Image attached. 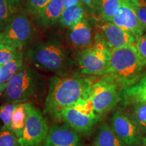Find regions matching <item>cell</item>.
Instances as JSON below:
<instances>
[{"instance_id": "obj_29", "label": "cell", "mask_w": 146, "mask_h": 146, "mask_svg": "<svg viewBox=\"0 0 146 146\" xmlns=\"http://www.w3.org/2000/svg\"><path fill=\"white\" fill-rule=\"evenodd\" d=\"M135 45L146 65V33L137 38Z\"/></svg>"}, {"instance_id": "obj_32", "label": "cell", "mask_w": 146, "mask_h": 146, "mask_svg": "<svg viewBox=\"0 0 146 146\" xmlns=\"http://www.w3.org/2000/svg\"><path fill=\"white\" fill-rule=\"evenodd\" d=\"M7 87H8V83H0V97L4 95Z\"/></svg>"}, {"instance_id": "obj_9", "label": "cell", "mask_w": 146, "mask_h": 146, "mask_svg": "<svg viewBox=\"0 0 146 146\" xmlns=\"http://www.w3.org/2000/svg\"><path fill=\"white\" fill-rule=\"evenodd\" d=\"M48 131V125L41 112L29 103L25 129L18 139L21 146H40L44 143Z\"/></svg>"}, {"instance_id": "obj_23", "label": "cell", "mask_w": 146, "mask_h": 146, "mask_svg": "<svg viewBox=\"0 0 146 146\" xmlns=\"http://www.w3.org/2000/svg\"><path fill=\"white\" fill-rule=\"evenodd\" d=\"M131 118L142 133H146V103H138L133 105Z\"/></svg>"}, {"instance_id": "obj_7", "label": "cell", "mask_w": 146, "mask_h": 146, "mask_svg": "<svg viewBox=\"0 0 146 146\" xmlns=\"http://www.w3.org/2000/svg\"><path fill=\"white\" fill-rule=\"evenodd\" d=\"M120 87L112 78L104 75L93 85L89 99L99 116L110 112L120 102Z\"/></svg>"}, {"instance_id": "obj_25", "label": "cell", "mask_w": 146, "mask_h": 146, "mask_svg": "<svg viewBox=\"0 0 146 146\" xmlns=\"http://www.w3.org/2000/svg\"><path fill=\"white\" fill-rule=\"evenodd\" d=\"M17 104L8 103L0 106V120L3 124V128L8 129L12 120V114L15 110Z\"/></svg>"}, {"instance_id": "obj_15", "label": "cell", "mask_w": 146, "mask_h": 146, "mask_svg": "<svg viewBox=\"0 0 146 146\" xmlns=\"http://www.w3.org/2000/svg\"><path fill=\"white\" fill-rule=\"evenodd\" d=\"M119 94L123 105L146 103V74L134 85L120 88Z\"/></svg>"}, {"instance_id": "obj_10", "label": "cell", "mask_w": 146, "mask_h": 146, "mask_svg": "<svg viewBox=\"0 0 146 146\" xmlns=\"http://www.w3.org/2000/svg\"><path fill=\"white\" fill-rule=\"evenodd\" d=\"M112 130L121 139L127 146H139L143 145L145 138L141 131L133 121L120 110H116L110 120Z\"/></svg>"}, {"instance_id": "obj_18", "label": "cell", "mask_w": 146, "mask_h": 146, "mask_svg": "<svg viewBox=\"0 0 146 146\" xmlns=\"http://www.w3.org/2000/svg\"><path fill=\"white\" fill-rule=\"evenodd\" d=\"M29 103H20L16 104V107L12 114V120L8 129L13 132L18 139L23 135L25 129V123L28 114Z\"/></svg>"}, {"instance_id": "obj_14", "label": "cell", "mask_w": 146, "mask_h": 146, "mask_svg": "<svg viewBox=\"0 0 146 146\" xmlns=\"http://www.w3.org/2000/svg\"><path fill=\"white\" fill-rule=\"evenodd\" d=\"M67 37L70 44L81 52L94 44L92 29L86 19L68 29Z\"/></svg>"}, {"instance_id": "obj_16", "label": "cell", "mask_w": 146, "mask_h": 146, "mask_svg": "<svg viewBox=\"0 0 146 146\" xmlns=\"http://www.w3.org/2000/svg\"><path fill=\"white\" fill-rule=\"evenodd\" d=\"M63 1L64 0H52L36 16V21L40 26L48 28L59 21L64 10Z\"/></svg>"}, {"instance_id": "obj_1", "label": "cell", "mask_w": 146, "mask_h": 146, "mask_svg": "<svg viewBox=\"0 0 146 146\" xmlns=\"http://www.w3.org/2000/svg\"><path fill=\"white\" fill-rule=\"evenodd\" d=\"M96 81L83 74L51 78L44 112L53 119L61 121L62 114L66 109L80 100L88 99Z\"/></svg>"}, {"instance_id": "obj_11", "label": "cell", "mask_w": 146, "mask_h": 146, "mask_svg": "<svg viewBox=\"0 0 146 146\" xmlns=\"http://www.w3.org/2000/svg\"><path fill=\"white\" fill-rule=\"evenodd\" d=\"M110 23L130 33L136 39L143 35L145 31L137 15L133 0H123L117 14Z\"/></svg>"}, {"instance_id": "obj_22", "label": "cell", "mask_w": 146, "mask_h": 146, "mask_svg": "<svg viewBox=\"0 0 146 146\" xmlns=\"http://www.w3.org/2000/svg\"><path fill=\"white\" fill-rule=\"evenodd\" d=\"M122 1L123 0H99L98 11L105 21L111 22L113 17L117 14Z\"/></svg>"}, {"instance_id": "obj_12", "label": "cell", "mask_w": 146, "mask_h": 146, "mask_svg": "<svg viewBox=\"0 0 146 146\" xmlns=\"http://www.w3.org/2000/svg\"><path fill=\"white\" fill-rule=\"evenodd\" d=\"M99 36L104 41L111 51L134 44L137 39L130 33L123 30L110 22H106L100 27Z\"/></svg>"}, {"instance_id": "obj_30", "label": "cell", "mask_w": 146, "mask_h": 146, "mask_svg": "<svg viewBox=\"0 0 146 146\" xmlns=\"http://www.w3.org/2000/svg\"><path fill=\"white\" fill-rule=\"evenodd\" d=\"M83 5L93 10H98V5L99 0H81Z\"/></svg>"}, {"instance_id": "obj_33", "label": "cell", "mask_w": 146, "mask_h": 146, "mask_svg": "<svg viewBox=\"0 0 146 146\" xmlns=\"http://www.w3.org/2000/svg\"><path fill=\"white\" fill-rule=\"evenodd\" d=\"M3 45L2 42V35H1V33H0V45Z\"/></svg>"}, {"instance_id": "obj_21", "label": "cell", "mask_w": 146, "mask_h": 146, "mask_svg": "<svg viewBox=\"0 0 146 146\" xmlns=\"http://www.w3.org/2000/svg\"><path fill=\"white\" fill-rule=\"evenodd\" d=\"M24 65V56L22 50L4 64L0 66V83H8Z\"/></svg>"}, {"instance_id": "obj_27", "label": "cell", "mask_w": 146, "mask_h": 146, "mask_svg": "<svg viewBox=\"0 0 146 146\" xmlns=\"http://www.w3.org/2000/svg\"><path fill=\"white\" fill-rule=\"evenodd\" d=\"M52 0H27V7L29 13L36 16Z\"/></svg>"}, {"instance_id": "obj_8", "label": "cell", "mask_w": 146, "mask_h": 146, "mask_svg": "<svg viewBox=\"0 0 146 146\" xmlns=\"http://www.w3.org/2000/svg\"><path fill=\"white\" fill-rule=\"evenodd\" d=\"M3 44L22 50L30 43L34 35V27L25 13H18L1 32Z\"/></svg>"}, {"instance_id": "obj_5", "label": "cell", "mask_w": 146, "mask_h": 146, "mask_svg": "<svg viewBox=\"0 0 146 146\" xmlns=\"http://www.w3.org/2000/svg\"><path fill=\"white\" fill-rule=\"evenodd\" d=\"M111 52L99 35L96 36L94 44L80 52L78 66L81 74L85 76L105 75L110 60Z\"/></svg>"}, {"instance_id": "obj_28", "label": "cell", "mask_w": 146, "mask_h": 146, "mask_svg": "<svg viewBox=\"0 0 146 146\" xmlns=\"http://www.w3.org/2000/svg\"><path fill=\"white\" fill-rule=\"evenodd\" d=\"M137 15L146 31V0H133Z\"/></svg>"}, {"instance_id": "obj_20", "label": "cell", "mask_w": 146, "mask_h": 146, "mask_svg": "<svg viewBox=\"0 0 146 146\" xmlns=\"http://www.w3.org/2000/svg\"><path fill=\"white\" fill-rule=\"evenodd\" d=\"M22 0H0V31H3L14 16L19 13Z\"/></svg>"}, {"instance_id": "obj_26", "label": "cell", "mask_w": 146, "mask_h": 146, "mask_svg": "<svg viewBox=\"0 0 146 146\" xmlns=\"http://www.w3.org/2000/svg\"><path fill=\"white\" fill-rule=\"evenodd\" d=\"M20 50L10 45L3 44L0 45V66L4 64L14 58Z\"/></svg>"}, {"instance_id": "obj_31", "label": "cell", "mask_w": 146, "mask_h": 146, "mask_svg": "<svg viewBox=\"0 0 146 146\" xmlns=\"http://www.w3.org/2000/svg\"><path fill=\"white\" fill-rule=\"evenodd\" d=\"M64 10L76 5H83L81 0H64Z\"/></svg>"}, {"instance_id": "obj_17", "label": "cell", "mask_w": 146, "mask_h": 146, "mask_svg": "<svg viewBox=\"0 0 146 146\" xmlns=\"http://www.w3.org/2000/svg\"><path fill=\"white\" fill-rule=\"evenodd\" d=\"M94 145L127 146L108 123L102 124L98 129L94 139Z\"/></svg>"}, {"instance_id": "obj_3", "label": "cell", "mask_w": 146, "mask_h": 146, "mask_svg": "<svg viewBox=\"0 0 146 146\" xmlns=\"http://www.w3.org/2000/svg\"><path fill=\"white\" fill-rule=\"evenodd\" d=\"M27 57L35 66L60 76H66L72 62L65 51L56 43H45L30 49Z\"/></svg>"}, {"instance_id": "obj_34", "label": "cell", "mask_w": 146, "mask_h": 146, "mask_svg": "<svg viewBox=\"0 0 146 146\" xmlns=\"http://www.w3.org/2000/svg\"><path fill=\"white\" fill-rule=\"evenodd\" d=\"M143 146H146V139H145V140H144L143 143Z\"/></svg>"}, {"instance_id": "obj_6", "label": "cell", "mask_w": 146, "mask_h": 146, "mask_svg": "<svg viewBox=\"0 0 146 146\" xmlns=\"http://www.w3.org/2000/svg\"><path fill=\"white\" fill-rule=\"evenodd\" d=\"M100 116L95 112L89 98L81 100L62 112L61 121L79 134H89L99 121Z\"/></svg>"}, {"instance_id": "obj_4", "label": "cell", "mask_w": 146, "mask_h": 146, "mask_svg": "<svg viewBox=\"0 0 146 146\" xmlns=\"http://www.w3.org/2000/svg\"><path fill=\"white\" fill-rule=\"evenodd\" d=\"M40 83L37 72L24 64L8 83L3 97L8 103H26L37 92Z\"/></svg>"}, {"instance_id": "obj_24", "label": "cell", "mask_w": 146, "mask_h": 146, "mask_svg": "<svg viewBox=\"0 0 146 146\" xmlns=\"http://www.w3.org/2000/svg\"><path fill=\"white\" fill-rule=\"evenodd\" d=\"M0 146H21V144L12 131L2 127L0 130Z\"/></svg>"}, {"instance_id": "obj_2", "label": "cell", "mask_w": 146, "mask_h": 146, "mask_svg": "<svg viewBox=\"0 0 146 146\" xmlns=\"http://www.w3.org/2000/svg\"><path fill=\"white\" fill-rule=\"evenodd\" d=\"M146 65L135 45L112 50L105 75L116 82L120 88L134 85L145 75Z\"/></svg>"}, {"instance_id": "obj_19", "label": "cell", "mask_w": 146, "mask_h": 146, "mask_svg": "<svg viewBox=\"0 0 146 146\" xmlns=\"http://www.w3.org/2000/svg\"><path fill=\"white\" fill-rule=\"evenodd\" d=\"M85 11L83 5H76L63 10L59 22L65 28L70 29L85 19Z\"/></svg>"}, {"instance_id": "obj_13", "label": "cell", "mask_w": 146, "mask_h": 146, "mask_svg": "<svg viewBox=\"0 0 146 146\" xmlns=\"http://www.w3.org/2000/svg\"><path fill=\"white\" fill-rule=\"evenodd\" d=\"M44 146H81L79 133L67 125H55L49 129Z\"/></svg>"}, {"instance_id": "obj_35", "label": "cell", "mask_w": 146, "mask_h": 146, "mask_svg": "<svg viewBox=\"0 0 146 146\" xmlns=\"http://www.w3.org/2000/svg\"><path fill=\"white\" fill-rule=\"evenodd\" d=\"M88 146H94V145H88Z\"/></svg>"}]
</instances>
